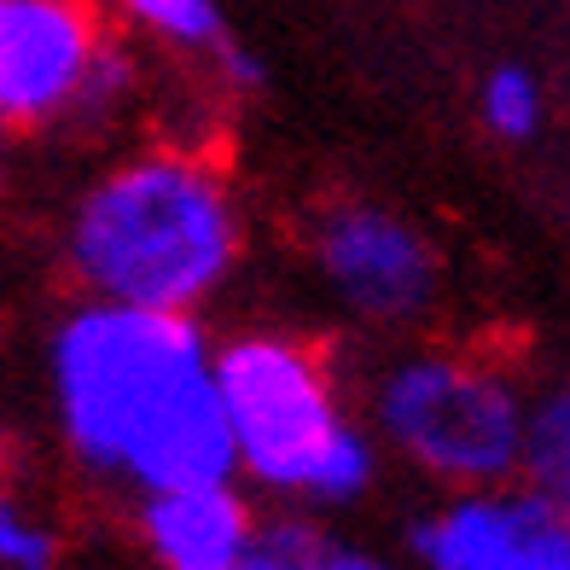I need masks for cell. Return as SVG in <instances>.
<instances>
[{"label":"cell","instance_id":"cell-1","mask_svg":"<svg viewBox=\"0 0 570 570\" xmlns=\"http://www.w3.org/2000/svg\"><path fill=\"white\" fill-rule=\"evenodd\" d=\"M53 407L70 454L140 495L233 483L239 449L193 315L88 303L53 332Z\"/></svg>","mask_w":570,"mask_h":570},{"label":"cell","instance_id":"cell-2","mask_svg":"<svg viewBox=\"0 0 570 570\" xmlns=\"http://www.w3.org/2000/svg\"><path fill=\"white\" fill-rule=\"evenodd\" d=\"M239 263V216L198 158L151 151L99 175L70 216V268L94 303L193 315Z\"/></svg>","mask_w":570,"mask_h":570},{"label":"cell","instance_id":"cell-3","mask_svg":"<svg viewBox=\"0 0 570 570\" xmlns=\"http://www.w3.org/2000/svg\"><path fill=\"white\" fill-rule=\"evenodd\" d=\"M216 384L239 449V472L268 495H297L321 507L361 501L379 472L367 443L332 384L326 361L274 332H250L216 350Z\"/></svg>","mask_w":570,"mask_h":570},{"label":"cell","instance_id":"cell-4","mask_svg":"<svg viewBox=\"0 0 570 570\" xmlns=\"http://www.w3.org/2000/svg\"><path fill=\"white\" fill-rule=\"evenodd\" d=\"M524 391L489 361L472 355H407L379 379V431L396 454H407L425 478L460 489H501L524 478L530 443Z\"/></svg>","mask_w":570,"mask_h":570},{"label":"cell","instance_id":"cell-5","mask_svg":"<svg viewBox=\"0 0 570 570\" xmlns=\"http://www.w3.org/2000/svg\"><path fill=\"white\" fill-rule=\"evenodd\" d=\"M420 570H570V512L530 483L460 489L420 518Z\"/></svg>","mask_w":570,"mask_h":570},{"label":"cell","instance_id":"cell-6","mask_svg":"<svg viewBox=\"0 0 570 570\" xmlns=\"http://www.w3.org/2000/svg\"><path fill=\"white\" fill-rule=\"evenodd\" d=\"M315 263L361 321L402 326L436 297V256L402 216L373 204H338L315 233Z\"/></svg>","mask_w":570,"mask_h":570},{"label":"cell","instance_id":"cell-7","mask_svg":"<svg viewBox=\"0 0 570 570\" xmlns=\"http://www.w3.org/2000/svg\"><path fill=\"white\" fill-rule=\"evenodd\" d=\"M106 53L82 0H0V122L76 111Z\"/></svg>","mask_w":570,"mask_h":570},{"label":"cell","instance_id":"cell-8","mask_svg":"<svg viewBox=\"0 0 570 570\" xmlns=\"http://www.w3.org/2000/svg\"><path fill=\"white\" fill-rule=\"evenodd\" d=\"M256 530L263 524L233 483L164 489L140 501V541L158 570H239Z\"/></svg>","mask_w":570,"mask_h":570},{"label":"cell","instance_id":"cell-9","mask_svg":"<svg viewBox=\"0 0 570 570\" xmlns=\"http://www.w3.org/2000/svg\"><path fill=\"white\" fill-rule=\"evenodd\" d=\"M239 570H396V564H384L361 548H344V541H332L308 518H274V524L256 530Z\"/></svg>","mask_w":570,"mask_h":570},{"label":"cell","instance_id":"cell-10","mask_svg":"<svg viewBox=\"0 0 570 570\" xmlns=\"http://www.w3.org/2000/svg\"><path fill=\"white\" fill-rule=\"evenodd\" d=\"M524 483L570 512V384L548 391L530 407V443H524Z\"/></svg>","mask_w":570,"mask_h":570},{"label":"cell","instance_id":"cell-11","mask_svg":"<svg viewBox=\"0 0 570 570\" xmlns=\"http://www.w3.org/2000/svg\"><path fill=\"white\" fill-rule=\"evenodd\" d=\"M53 564H59V535L0 478V570H53Z\"/></svg>","mask_w":570,"mask_h":570},{"label":"cell","instance_id":"cell-12","mask_svg":"<svg viewBox=\"0 0 570 570\" xmlns=\"http://www.w3.org/2000/svg\"><path fill=\"white\" fill-rule=\"evenodd\" d=\"M483 122L495 128L501 140H530L535 122H541V88H535V76L518 70V65L489 70V82H483Z\"/></svg>","mask_w":570,"mask_h":570},{"label":"cell","instance_id":"cell-13","mask_svg":"<svg viewBox=\"0 0 570 570\" xmlns=\"http://www.w3.org/2000/svg\"><path fill=\"white\" fill-rule=\"evenodd\" d=\"M122 7L175 47H227L216 0H122Z\"/></svg>","mask_w":570,"mask_h":570},{"label":"cell","instance_id":"cell-14","mask_svg":"<svg viewBox=\"0 0 570 570\" xmlns=\"http://www.w3.org/2000/svg\"><path fill=\"white\" fill-rule=\"evenodd\" d=\"M0 128H7V122H0Z\"/></svg>","mask_w":570,"mask_h":570}]
</instances>
